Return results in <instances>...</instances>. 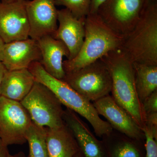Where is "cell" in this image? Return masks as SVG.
Segmentation results:
<instances>
[{"label": "cell", "mask_w": 157, "mask_h": 157, "mask_svg": "<svg viewBox=\"0 0 157 157\" xmlns=\"http://www.w3.org/2000/svg\"><path fill=\"white\" fill-rule=\"evenodd\" d=\"M146 138V157H157V140L155 139L151 132L146 127L142 128Z\"/></svg>", "instance_id": "obj_22"}, {"label": "cell", "mask_w": 157, "mask_h": 157, "mask_svg": "<svg viewBox=\"0 0 157 157\" xmlns=\"http://www.w3.org/2000/svg\"><path fill=\"white\" fill-rule=\"evenodd\" d=\"M137 96L142 102L157 90V65L133 63Z\"/></svg>", "instance_id": "obj_18"}, {"label": "cell", "mask_w": 157, "mask_h": 157, "mask_svg": "<svg viewBox=\"0 0 157 157\" xmlns=\"http://www.w3.org/2000/svg\"><path fill=\"white\" fill-rule=\"evenodd\" d=\"M9 157H29L26 156L24 154L23 152H20L17 154L14 155H11V154L9 155Z\"/></svg>", "instance_id": "obj_28"}, {"label": "cell", "mask_w": 157, "mask_h": 157, "mask_svg": "<svg viewBox=\"0 0 157 157\" xmlns=\"http://www.w3.org/2000/svg\"><path fill=\"white\" fill-rule=\"evenodd\" d=\"M91 0H55L56 6L65 7L77 18H85L90 14Z\"/></svg>", "instance_id": "obj_20"}, {"label": "cell", "mask_w": 157, "mask_h": 157, "mask_svg": "<svg viewBox=\"0 0 157 157\" xmlns=\"http://www.w3.org/2000/svg\"><path fill=\"white\" fill-rule=\"evenodd\" d=\"M33 123L20 102L0 96V139L7 146L26 142V132Z\"/></svg>", "instance_id": "obj_8"}, {"label": "cell", "mask_w": 157, "mask_h": 157, "mask_svg": "<svg viewBox=\"0 0 157 157\" xmlns=\"http://www.w3.org/2000/svg\"><path fill=\"white\" fill-rule=\"evenodd\" d=\"M123 37L114 33L97 14H89L85 21V37L77 55L63 61L65 73L75 71L89 65L109 52L121 47Z\"/></svg>", "instance_id": "obj_2"}, {"label": "cell", "mask_w": 157, "mask_h": 157, "mask_svg": "<svg viewBox=\"0 0 157 157\" xmlns=\"http://www.w3.org/2000/svg\"><path fill=\"white\" fill-rule=\"evenodd\" d=\"M21 103L27 110L33 123L50 129L65 125L64 110L55 95L45 85L35 81L33 86Z\"/></svg>", "instance_id": "obj_5"}, {"label": "cell", "mask_w": 157, "mask_h": 157, "mask_svg": "<svg viewBox=\"0 0 157 157\" xmlns=\"http://www.w3.org/2000/svg\"><path fill=\"white\" fill-rule=\"evenodd\" d=\"M73 157H82V154L81 151H79Z\"/></svg>", "instance_id": "obj_30"}, {"label": "cell", "mask_w": 157, "mask_h": 157, "mask_svg": "<svg viewBox=\"0 0 157 157\" xmlns=\"http://www.w3.org/2000/svg\"><path fill=\"white\" fill-rule=\"evenodd\" d=\"M20 0H1V2L3 3H10L18 2Z\"/></svg>", "instance_id": "obj_29"}, {"label": "cell", "mask_w": 157, "mask_h": 157, "mask_svg": "<svg viewBox=\"0 0 157 157\" xmlns=\"http://www.w3.org/2000/svg\"><path fill=\"white\" fill-rule=\"evenodd\" d=\"M28 69L33 75L35 80L49 89L62 105L85 118L93 127L97 136H109L112 133V127L100 117L90 101L79 94L64 81L51 76L40 62H33Z\"/></svg>", "instance_id": "obj_3"}, {"label": "cell", "mask_w": 157, "mask_h": 157, "mask_svg": "<svg viewBox=\"0 0 157 157\" xmlns=\"http://www.w3.org/2000/svg\"><path fill=\"white\" fill-rule=\"evenodd\" d=\"M85 18H76L65 8L58 10L59 25L52 36L67 46L70 52L68 60L74 58L81 49L85 37Z\"/></svg>", "instance_id": "obj_12"}, {"label": "cell", "mask_w": 157, "mask_h": 157, "mask_svg": "<svg viewBox=\"0 0 157 157\" xmlns=\"http://www.w3.org/2000/svg\"><path fill=\"white\" fill-rule=\"evenodd\" d=\"M151 0H106L97 14L106 25L124 39L137 24Z\"/></svg>", "instance_id": "obj_7"}, {"label": "cell", "mask_w": 157, "mask_h": 157, "mask_svg": "<svg viewBox=\"0 0 157 157\" xmlns=\"http://www.w3.org/2000/svg\"><path fill=\"white\" fill-rule=\"evenodd\" d=\"M63 120L75 137L79 150L85 157H105L100 141L76 113L67 108L64 110Z\"/></svg>", "instance_id": "obj_15"}, {"label": "cell", "mask_w": 157, "mask_h": 157, "mask_svg": "<svg viewBox=\"0 0 157 157\" xmlns=\"http://www.w3.org/2000/svg\"><path fill=\"white\" fill-rule=\"evenodd\" d=\"M62 80L93 102L109 95L112 89L110 73L101 59L78 70L67 72Z\"/></svg>", "instance_id": "obj_6"}, {"label": "cell", "mask_w": 157, "mask_h": 157, "mask_svg": "<svg viewBox=\"0 0 157 157\" xmlns=\"http://www.w3.org/2000/svg\"><path fill=\"white\" fill-rule=\"evenodd\" d=\"M7 70H7L4 65L3 64L2 62L0 61V96H1V85H2L4 76H5Z\"/></svg>", "instance_id": "obj_26"}, {"label": "cell", "mask_w": 157, "mask_h": 157, "mask_svg": "<svg viewBox=\"0 0 157 157\" xmlns=\"http://www.w3.org/2000/svg\"><path fill=\"white\" fill-rule=\"evenodd\" d=\"M101 59L111 76V96L142 130L145 125V114L136 91L133 62L121 48L109 52Z\"/></svg>", "instance_id": "obj_1"}, {"label": "cell", "mask_w": 157, "mask_h": 157, "mask_svg": "<svg viewBox=\"0 0 157 157\" xmlns=\"http://www.w3.org/2000/svg\"><path fill=\"white\" fill-rule=\"evenodd\" d=\"M42 54L36 40L29 38L5 43L2 62L9 71L28 69L34 62L41 61Z\"/></svg>", "instance_id": "obj_13"}, {"label": "cell", "mask_w": 157, "mask_h": 157, "mask_svg": "<svg viewBox=\"0 0 157 157\" xmlns=\"http://www.w3.org/2000/svg\"><path fill=\"white\" fill-rule=\"evenodd\" d=\"M55 0H26L29 24V37L35 40L52 36L58 28V10Z\"/></svg>", "instance_id": "obj_10"}, {"label": "cell", "mask_w": 157, "mask_h": 157, "mask_svg": "<svg viewBox=\"0 0 157 157\" xmlns=\"http://www.w3.org/2000/svg\"><path fill=\"white\" fill-rule=\"evenodd\" d=\"M112 157H140L139 152L132 144L128 141L119 143L113 149Z\"/></svg>", "instance_id": "obj_21"}, {"label": "cell", "mask_w": 157, "mask_h": 157, "mask_svg": "<svg viewBox=\"0 0 157 157\" xmlns=\"http://www.w3.org/2000/svg\"><path fill=\"white\" fill-rule=\"evenodd\" d=\"M9 155L8 146L0 139V157H9Z\"/></svg>", "instance_id": "obj_25"}, {"label": "cell", "mask_w": 157, "mask_h": 157, "mask_svg": "<svg viewBox=\"0 0 157 157\" xmlns=\"http://www.w3.org/2000/svg\"><path fill=\"white\" fill-rule=\"evenodd\" d=\"M46 128L32 123L26 132L25 138L29 144V157H50L46 140Z\"/></svg>", "instance_id": "obj_19"}, {"label": "cell", "mask_w": 157, "mask_h": 157, "mask_svg": "<svg viewBox=\"0 0 157 157\" xmlns=\"http://www.w3.org/2000/svg\"><path fill=\"white\" fill-rule=\"evenodd\" d=\"M25 1L10 3L0 2V36L5 43L29 38Z\"/></svg>", "instance_id": "obj_9"}, {"label": "cell", "mask_w": 157, "mask_h": 157, "mask_svg": "<svg viewBox=\"0 0 157 157\" xmlns=\"http://www.w3.org/2000/svg\"><path fill=\"white\" fill-rule=\"evenodd\" d=\"M142 106L145 115L157 113V90L144 100Z\"/></svg>", "instance_id": "obj_23"}, {"label": "cell", "mask_w": 157, "mask_h": 157, "mask_svg": "<svg viewBox=\"0 0 157 157\" xmlns=\"http://www.w3.org/2000/svg\"><path fill=\"white\" fill-rule=\"evenodd\" d=\"M46 140L50 157H73L80 151L75 137L65 124L58 128H46Z\"/></svg>", "instance_id": "obj_17"}, {"label": "cell", "mask_w": 157, "mask_h": 157, "mask_svg": "<svg viewBox=\"0 0 157 157\" xmlns=\"http://www.w3.org/2000/svg\"><path fill=\"white\" fill-rule=\"evenodd\" d=\"M106 1V0H91L89 14H97L99 7Z\"/></svg>", "instance_id": "obj_24"}, {"label": "cell", "mask_w": 157, "mask_h": 157, "mask_svg": "<svg viewBox=\"0 0 157 157\" xmlns=\"http://www.w3.org/2000/svg\"><path fill=\"white\" fill-rule=\"evenodd\" d=\"M35 81L28 69L7 70L1 85V96L21 102L28 94Z\"/></svg>", "instance_id": "obj_16"}, {"label": "cell", "mask_w": 157, "mask_h": 157, "mask_svg": "<svg viewBox=\"0 0 157 157\" xmlns=\"http://www.w3.org/2000/svg\"><path fill=\"white\" fill-rule=\"evenodd\" d=\"M99 115L107 120L113 128L134 139H139L144 134L141 128L127 111L120 107L110 95L93 102Z\"/></svg>", "instance_id": "obj_11"}, {"label": "cell", "mask_w": 157, "mask_h": 157, "mask_svg": "<svg viewBox=\"0 0 157 157\" xmlns=\"http://www.w3.org/2000/svg\"><path fill=\"white\" fill-rule=\"evenodd\" d=\"M37 41L42 54L40 63L51 76L63 80L66 75L63 57L66 56L68 59L70 56L67 47L63 42L50 35L44 36Z\"/></svg>", "instance_id": "obj_14"}, {"label": "cell", "mask_w": 157, "mask_h": 157, "mask_svg": "<svg viewBox=\"0 0 157 157\" xmlns=\"http://www.w3.org/2000/svg\"><path fill=\"white\" fill-rule=\"evenodd\" d=\"M0 2H1V0H0Z\"/></svg>", "instance_id": "obj_31"}, {"label": "cell", "mask_w": 157, "mask_h": 157, "mask_svg": "<svg viewBox=\"0 0 157 157\" xmlns=\"http://www.w3.org/2000/svg\"><path fill=\"white\" fill-rule=\"evenodd\" d=\"M5 43L4 42L2 37L0 36V61L2 62V60L3 50Z\"/></svg>", "instance_id": "obj_27"}, {"label": "cell", "mask_w": 157, "mask_h": 157, "mask_svg": "<svg viewBox=\"0 0 157 157\" xmlns=\"http://www.w3.org/2000/svg\"><path fill=\"white\" fill-rule=\"evenodd\" d=\"M121 49L133 63L157 65V0H151Z\"/></svg>", "instance_id": "obj_4"}]
</instances>
